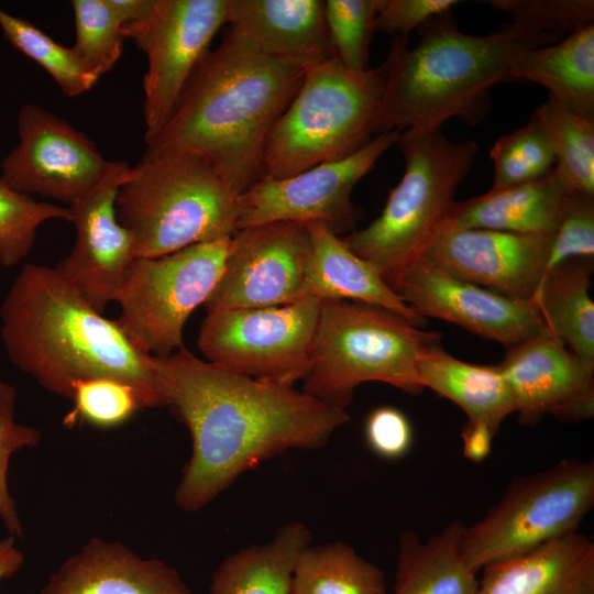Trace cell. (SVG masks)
<instances>
[{
	"mask_svg": "<svg viewBox=\"0 0 594 594\" xmlns=\"http://www.w3.org/2000/svg\"><path fill=\"white\" fill-rule=\"evenodd\" d=\"M163 406L185 425L191 453L175 502L197 512L241 474L292 449L323 447L350 416L294 386L257 381L183 346L153 356Z\"/></svg>",
	"mask_w": 594,
	"mask_h": 594,
	"instance_id": "cell-1",
	"label": "cell"
},
{
	"mask_svg": "<svg viewBox=\"0 0 594 594\" xmlns=\"http://www.w3.org/2000/svg\"><path fill=\"white\" fill-rule=\"evenodd\" d=\"M306 70L257 53L228 31L201 58L146 148L199 156L240 196L261 179L270 133Z\"/></svg>",
	"mask_w": 594,
	"mask_h": 594,
	"instance_id": "cell-2",
	"label": "cell"
},
{
	"mask_svg": "<svg viewBox=\"0 0 594 594\" xmlns=\"http://www.w3.org/2000/svg\"><path fill=\"white\" fill-rule=\"evenodd\" d=\"M0 322L10 361L44 389L70 400L75 382L110 377L135 386L152 408L163 406L153 356L55 267L25 264L0 305Z\"/></svg>",
	"mask_w": 594,
	"mask_h": 594,
	"instance_id": "cell-3",
	"label": "cell"
},
{
	"mask_svg": "<svg viewBox=\"0 0 594 594\" xmlns=\"http://www.w3.org/2000/svg\"><path fill=\"white\" fill-rule=\"evenodd\" d=\"M419 43L396 36L383 64L385 88L374 135L393 130L428 131L451 118L479 123L490 89L512 81L509 70L527 52L565 36L509 21L488 35L461 32L447 11L418 29Z\"/></svg>",
	"mask_w": 594,
	"mask_h": 594,
	"instance_id": "cell-4",
	"label": "cell"
},
{
	"mask_svg": "<svg viewBox=\"0 0 594 594\" xmlns=\"http://www.w3.org/2000/svg\"><path fill=\"white\" fill-rule=\"evenodd\" d=\"M397 144L405 169L382 213L366 228L340 237L389 286L440 235L457 202L458 186L479 152L475 141L453 142L441 128L405 130Z\"/></svg>",
	"mask_w": 594,
	"mask_h": 594,
	"instance_id": "cell-5",
	"label": "cell"
},
{
	"mask_svg": "<svg viewBox=\"0 0 594 594\" xmlns=\"http://www.w3.org/2000/svg\"><path fill=\"white\" fill-rule=\"evenodd\" d=\"M116 212L136 257L163 256L238 230V196L202 158L146 148L118 190Z\"/></svg>",
	"mask_w": 594,
	"mask_h": 594,
	"instance_id": "cell-6",
	"label": "cell"
},
{
	"mask_svg": "<svg viewBox=\"0 0 594 594\" xmlns=\"http://www.w3.org/2000/svg\"><path fill=\"white\" fill-rule=\"evenodd\" d=\"M441 334L425 331L385 308L349 300H321L311 365L302 392L340 409L366 382L410 395L422 387L418 361Z\"/></svg>",
	"mask_w": 594,
	"mask_h": 594,
	"instance_id": "cell-7",
	"label": "cell"
},
{
	"mask_svg": "<svg viewBox=\"0 0 594 594\" xmlns=\"http://www.w3.org/2000/svg\"><path fill=\"white\" fill-rule=\"evenodd\" d=\"M384 88L383 65L355 73L333 57L308 68L270 133L261 179L286 178L361 150L375 136Z\"/></svg>",
	"mask_w": 594,
	"mask_h": 594,
	"instance_id": "cell-8",
	"label": "cell"
},
{
	"mask_svg": "<svg viewBox=\"0 0 594 594\" xmlns=\"http://www.w3.org/2000/svg\"><path fill=\"white\" fill-rule=\"evenodd\" d=\"M594 506V462L562 459L515 477L486 515L463 528L461 553L475 572L579 531Z\"/></svg>",
	"mask_w": 594,
	"mask_h": 594,
	"instance_id": "cell-9",
	"label": "cell"
},
{
	"mask_svg": "<svg viewBox=\"0 0 594 594\" xmlns=\"http://www.w3.org/2000/svg\"><path fill=\"white\" fill-rule=\"evenodd\" d=\"M230 240L197 243L163 256L132 261L114 297L120 306L116 321L138 350L166 358L185 346V323L218 283Z\"/></svg>",
	"mask_w": 594,
	"mask_h": 594,
	"instance_id": "cell-10",
	"label": "cell"
},
{
	"mask_svg": "<svg viewBox=\"0 0 594 594\" xmlns=\"http://www.w3.org/2000/svg\"><path fill=\"white\" fill-rule=\"evenodd\" d=\"M320 301L207 312L198 346L207 361L283 386L302 381L311 365Z\"/></svg>",
	"mask_w": 594,
	"mask_h": 594,
	"instance_id": "cell-11",
	"label": "cell"
},
{
	"mask_svg": "<svg viewBox=\"0 0 594 594\" xmlns=\"http://www.w3.org/2000/svg\"><path fill=\"white\" fill-rule=\"evenodd\" d=\"M229 0H147L122 28L147 58L143 79L144 141L153 142L169 119L193 72L228 23Z\"/></svg>",
	"mask_w": 594,
	"mask_h": 594,
	"instance_id": "cell-12",
	"label": "cell"
},
{
	"mask_svg": "<svg viewBox=\"0 0 594 594\" xmlns=\"http://www.w3.org/2000/svg\"><path fill=\"white\" fill-rule=\"evenodd\" d=\"M402 131L375 135L354 154L282 179H261L238 196L237 228L270 222L320 223L349 234L361 218L352 201L354 186L397 144Z\"/></svg>",
	"mask_w": 594,
	"mask_h": 594,
	"instance_id": "cell-13",
	"label": "cell"
},
{
	"mask_svg": "<svg viewBox=\"0 0 594 594\" xmlns=\"http://www.w3.org/2000/svg\"><path fill=\"white\" fill-rule=\"evenodd\" d=\"M311 243L299 222H270L237 230L207 312L276 307L302 299Z\"/></svg>",
	"mask_w": 594,
	"mask_h": 594,
	"instance_id": "cell-14",
	"label": "cell"
},
{
	"mask_svg": "<svg viewBox=\"0 0 594 594\" xmlns=\"http://www.w3.org/2000/svg\"><path fill=\"white\" fill-rule=\"evenodd\" d=\"M18 133L19 143L0 165V180L16 193L69 205L111 165L86 134L38 105L19 110Z\"/></svg>",
	"mask_w": 594,
	"mask_h": 594,
	"instance_id": "cell-15",
	"label": "cell"
},
{
	"mask_svg": "<svg viewBox=\"0 0 594 594\" xmlns=\"http://www.w3.org/2000/svg\"><path fill=\"white\" fill-rule=\"evenodd\" d=\"M391 287L418 316L455 323L506 349L547 329L532 301L459 278L426 256L400 271Z\"/></svg>",
	"mask_w": 594,
	"mask_h": 594,
	"instance_id": "cell-16",
	"label": "cell"
},
{
	"mask_svg": "<svg viewBox=\"0 0 594 594\" xmlns=\"http://www.w3.org/2000/svg\"><path fill=\"white\" fill-rule=\"evenodd\" d=\"M131 175L127 162H111L105 176L68 207L76 239L55 268L100 314L114 301L136 257L134 240L116 212L118 190Z\"/></svg>",
	"mask_w": 594,
	"mask_h": 594,
	"instance_id": "cell-17",
	"label": "cell"
},
{
	"mask_svg": "<svg viewBox=\"0 0 594 594\" xmlns=\"http://www.w3.org/2000/svg\"><path fill=\"white\" fill-rule=\"evenodd\" d=\"M551 238L458 230L439 235L425 256L459 278L506 297L531 300L544 274Z\"/></svg>",
	"mask_w": 594,
	"mask_h": 594,
	"instance_id": "cell-18",
	"label": "cell"
},
{
	"mask_svg": "<svg viewBox=\"0 0 594 594\" xmlns=\"http://www.w3.org/2000/svg\"><path fill=\"white\" fill-rule=\"evenodd\" d=\"M499 367L522 425H537L572 399L594 392V369L548 329L508 348Z\"/></svg>",
	"mask_w": 594,
	"mask_h": 594,
	"instance_id": "cell-19",
	"label": "cell"
},
{
	"mask_svg": "<svg viewBox=\"0 0 594 594\" xmlns=\"http://www.w3.org/2000/svg\"><path fill=\"white\" fill-rule=\"evenodd\" d=\"M228 24L257 53L305 69L334 57L322 0H229Z\"/></svg>",
	"mask_w": 594,
	"mask_h": 594,
	"instance_id": "cell-20",
	"label": "cell"
},
{
	"mask_svg": "<svg viewBox=\"0 0 594 594\" xmlns=\"http://www.w3.org/2000/svg\"><path fill=\"white\" fill-rule=\"evenodd\" d=\"M41 594H195L178 571L119 541L90 538L51 574Z\"/></svg>",
	"mask_w": 594,
	"mask_h": 594,
	"instance_id": "cell-21",
	"label": "cell"
},
{
	"mask_svg": "<svg viewBox=\"0 0 594 594\" xmlns=\"http://www.w3.org/2000/svg\"><path fill=\"white\" fill-rule=\"evenodd\" d=\"M481 571L476 594H594V543L575 531Z\"/></svg>",
	"mask_w": 594,
	"mask_h": 594,
	"instance_id": "cell-22",
	"label": "cell"
},
{
	"mask_svg": "<svg viewBox=\"0 0 594 594\" xmlns=\"http://www.w3.org/2000/svg\"><path fill=\"white\" fill-rule=\"evenodd\" d=\"M572 191L553 168L537 180L457 201L440 233L488 229L552 237Z\"/></svg>",
	"mask_w": 594,
	"mask_h": 594,
	"instance_id": "cell-23",
	"label": "cell"
},
{
	"mask_svg": "<svg viewBox=\"0 0 594 594\" xmlns=\"http://www.w3.org/2000/svg\"><path fill=\"white\" fill-rule=\"evenodd\" d=\"M311 243L302 298L351 300L378 306L417 327L427 319L411 310L382 276L320 223H305Z\"/></svg>",
	"mask_w": 594,
	"mask_h": 594,
	"instance_id": "cell-24",
	"label": "cell"
},
{
	"mask_svg": "<svg viewBox=\"0 0 594 594\" xmlns=\"http://www.w3.org/2000/svg\"><path fill=\"white\" fill-rule=\"evenodd\" d=\"M417 369L424 388L453 402L468 420L483 421L495 433L516 410L512 388L499 365L463 362L439 343L420 356Z\"/></svg>",
	"mask_w": 594,
	"mask_h": 594,
	"instance_id": "cell-25",
	"label": "cell"
},
{
	"mask_svg": "<svg viewBox=\"0 0 594 594\" xmlns=\"http://www.w3.org/2000/svg\"><path fill=\"white\" fill-rule=\"evenodd\" d=\"M509 76L544 87L550 99L594 120V23L527 52Z\"/></svg>",
	"mask_w": 594,
	"mask_h": 594,
	"instance_id": "cell-26",
	"label": "cell"
},
{
	"mask_svg": "<svg viewBox=\"0 0 594 594\" xmlns=\"http://www.w3.org/2000/svg\"><path fill=\"white\" fill-rule=\"evenodd\" d=\"M463 528L453 520L426 541L402 532L393 594H476L477 573L461 553Z\"/></svg>",
	"mask_w": 594,
	"mask_h": 594,
	"instance_id": "cell-27",
	"label": "cell"
},
{
	"mask_svg": "<svg viewBox=\"0 0 594 594\" xmlns=\"http://www.w3.org/2000/svg\"><path fill=\"white\" fill-rule=\"evenodd\" d=\"M593 258H571L549 271L530 301L546 328L594 369Z\"/></svg>",
	"mask_w": 594,
	"mask_h": 594,
	"instance_id": "cell-28",
	"label": "cell"
},
{
	"mask_svg": "<svg viewBox=\"0 0 594 594\" xmlns=\"http://www.w3.org/2000/svg\"><path fill=\"white\" fill-rule=\"evenodd\" d=\"M310 541L302 522L280 526L268 542L226 558L211 576L209 594H289L296 561Z\"/></svg>",
	"mask_w": 594,
	"mask_h": 594,
	"instance_id": "cell-29",
	"label": "cell"
},
{
	"mask_svg": "<svg viewBox=\"0 0 594 594\" xmlns=\"http://www.w3.org/2000/svg\"><path fill=\"white\" fill-rule=\"evenodd\" d=\"M385 574L348 543L334 541L299 554L289 594H386Z\"/></svg>",
	"mask_w": 594,
	"mask_h": 594,
	"instance_id": "cell-30",
	"label": "cell"
},
{
	"mask_svg": "<svg viewBox=\"0 0 594 594\" xmlns=\"http://www.w3.org/2000/svg\"><path fill=\"white\" fill-rule=\"evenodd\" d=\"M147 0H73L75 43L72 50L98 79L119 61L122 28L135 19Z\"/></svg>",
	"mask_w": 594,
	"mask_h": 594,
	"instance_id": "cell-31",
	"label": "cell"
},
{
	"mask_svg": "<svg viewBox=\"0 0 594 594\" xmlns=\"http://www.w3.org/2000/svg\"><path fill=\"white\" fill-rule=\"evenodd\" d=\"M544 130L554 168L571 191L594 196V120L548 98L532 114Z\"/></svg>",
	"mask_w": 594,
	"mask_h": 594,
	"instance_id": "cell-32",
	"label": "cell"
},
{
	"mask_svg": "<svg viewBox=\"0 0 594 594\" xmlns=\"http://www.w3.org/2000/svg\"><path fill=\"white\" fill-rule=\"evenodd\" d=\"M0 29L12 46L42 66L64 95L77 97L91 89L98 78L79 62L72 47H65L31 22L0 7Z\"/></svg>",
	"mask_w": 594,
	"mask_h": 594,
	"instance_id": "cell-33",
	"label": "cell"
},
{
	"mask_svg": "<svg viewBox=\"0 0 594 594\" xmlns=\"http://www.w3.org/2000/svg\"><path fill=\"white\" fill-rule=\"evenodd\" d=\"M490 157L494 163L492 191L542 178L556 164L551 143L534 116L521 128L502 135Z\"/></svg>",
	"mask_w": 594,
	"mask_h": 594,
	"instance_id": "cell-34",
	"label": "cell"
},
{
	"mask_svg": "<svg viewBox=\"0 0 594 594\" xmlns=\"http://www.w3.org/2000/svg\"><path fill=\"white\" fill-rule=\"evenodd\" d=\"M73 407L64 425L78 422L100 429H111L129 421L143 408H152L145 395L135 386L110 377L77 381L72 386Z\"/></svg>",
	"mask_w": 594,
	"mask_h": 594,
	"instance_id": "cell-35",
	"label": "cell"
},
{
	"mask_svg": "<svg viewBox=\"0 0 594 594\" xmlns=\"http://www.w3.org/2000/svg\"><path fill=\"white\" fill-rule=\"evenodd\" d=\"M48 220L70 222L68 208L16 193L0 180V265L10 268L31 253L38 227Z\"/></svg>",
	"mask_w": 594,
	"mask_h": 594,
	"instance_id": "cell-36",
	"label": "cell"
},
{
	"mask_svg": "<svg viewBox=\"0 0 594 594\" xmlns=\"http://www.w3.org/2000/svg\"><path fill=\"white\" fill-rule=\"evenodd\" d=\"M384 0H326L324 15L333 54L355 73L370 69V46Z\"/></svg>",
	"mask_w": 594,
	"mask_h": 594,
	"instance_id": "cell-37",
	"label": "cell"
},
{
	"mask_svg": "<svg viewBox=\"0 0 594 594\" xmlns=\"http://www.w3.org/2000/svg\"><path fill=\"white\" fill-rule=\"evenodd\" d=\"M492 8L510 21L566 36L594 23L593 0H491Z\"/></svg>",
	"mask_w": 594,
	"mask_h": 594,
	"instance_id": "cell-38",
	"label": "cell"
},
{
	"mask_svg": "<svg viewBox=\"0 0 594 594\" xmlns=\"http://www.w3.org/2000/svg\"><path fill=\"white\" fill-rule=\"evenodd\" d=\"M593 256L594 196L572 191L551 238L544 274L568 260Z\"/></svg>",
	"mask_w": 594,
	"mask_h": 594,
	"instance_id": "cell-39",
	"label": "cell"
},
{
	"mask_svg": "<svg viewBox=\"0 0 594 594\" xmlns=\"http://www.w3.org/2000/svg\"><path fill=\"white\" fill-rule=\"evenodd\" d=\"M41 441V431L14 420V413L0 414V519L14 538L22 537L23 527L16 503L8 487V471L12 455Z\"/></svg>",
	"mask_w": 594,
	"mask_h": 594,
	"instance_id": "cell-40",
	"label": "cell"
},
{
	"mask_svg": "<svg viewBox=\"0 0 594 594\" xmlns=\"http://www.w3.org/2000/svg\"><path fill=\"white\" fill-rule=\"evenodd\" d=\"M369 447L378 457L395 460L404 457L413 441L408 418L399 409L383 406L374 409L365 422Z\"/></svg>",
	"mask_w": 594,
	"mask_h": 594,
	"instance_id": "cell-41",
	"label": "cell"
},
{
	"mask_svg": "<svg viewBox=\"0 0 594 594\" xmlns=\"http://www.w3.org/2000/svg\"><path fill=\"white\" fill-rule=\"evenodd\" d=\"M459 3L457 0H384L375 20V31L407 37L414 29L451 11Z\"/></svg>",
	"mask_w": 594,
	"mask_h": 594,
	"instance_id": "cell-42",
	"label": "cell"
},
{
	"mask_svg": "<svg viewBox=\"0 0 594 594\" xmlns=\"http://www.w3.org/2000/svg\"><path fill=\"white\" fill-rule=\"evenodd\" d=\"M495 435L485 422L466 420L461 431L464 457L475 463L484 461L491 452Z\"/></svg>",
	"mask_w": 594,
	"mask_h": 594,
	"instance_id": "cell-43",
	"label": "cell"
},
{
	"mask_svg": "<svg viewBox=\"0 0 594 594\" xmlns=\"http://www.w3.org/2000/svg\"><path fill=\"white\" fill-rule=\"evenodd\" d=\"M24 564V553L16 547L15 538L0 539V582L14 576Z\"/></svg>",
	"mask_w": 594,
	"mask_h": 594,
	"instance_id": "cell-44",
	"label": "cell"
},
{
	"mask_svg": "<svg viewBox=\"0 0 594 594\" xmlns=\"http://www.w3.org/2000/svg\"><path fill=\"white\" fill-rule=\"evenodd\" d=\"M16 392L13 386L2 381L0 375V414L14 413Z\"/></svg>",
	"mask_w": 594,
	"mask_h": 594,
	"instance_id": "cell-45",
	"label": "cell"
}]
</instances>
